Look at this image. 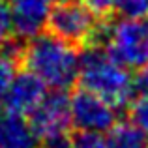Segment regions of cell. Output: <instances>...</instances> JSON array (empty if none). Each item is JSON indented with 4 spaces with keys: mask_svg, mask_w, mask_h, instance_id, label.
<instances>
[{
    "mask_svg": "<svg viewBox=\"0 0 148 148\" xmlns=\"http://www.w3.org/2000/svg\"><path fill=\"white\" fill-rule=\"evenodd\" d=\"M77 83L114 105L118 111L126 109L135 98L130 69L114 60L101 45H88L83 47V53H79Z\"/></svg>",
    "mask_w": 148,
    "mask_h": 148,
    "instance_id": "cell-1",
    "label": "cell"
},
{
    "mask_svg": "<svg viewBox=\"0 0 148 148\" xmlns=\"http://www.w3.org/2000/svg\"><path fill=\"white\" fill-rule=\"evenodd\" d=\"M21 66L38 75L45 86L53 90H68L77 83L79 51L53 34L40 32L26 40Z\"/></svg>",
    "mask_w": 148,
    "mask_h": 148,
    "instance_id": "cell-2",
    "label": "cell"
},
{
    "mask_svg": "<svg viewBox=\"0 0 148 148\" xmlns=\"http://www.w3.org/2000/svg\"><path fill=\"white\" fill-rule=\"evenodd\" d=\"M103 17L90 45H101L114 60L127 69H141L148 64V21L122 17L109 21Z\"/></svg>",
    "mask_w": 148,
    "mask_h": 148,
    "instance_id": "cell-3",
    "label": "cell"
},
{
    "mask_svg": "<svg viewBox=\"0 0 148 148\" xmlns=\"http://www.w3.org/2000/svg\"><path fill=\"white\" fill-rule=\"evenodd\" d=\"M101 19L103 17L94 13L86 6V2L60 0L54 6H51L47 21H45V28L58 40L71 43L77 49H83L94 41L96 30H98Z\"/></svg>",
    "mask_w": 148,
    "mask_h": 148,
    "instance_id": "cell-4",
    "label": "cell"
},
{
    "mask_svg": "<svg viewBox=\"0 0 148 148\" xmlns=\"http://www.w3.org/2000/svg\"><path fill=\"white\" fill-rule=\"evenodd\" d=\"M69 112L71 126L79 131L107 133L118 122V109L83 86L69 96Z\"/></svg>",
    "mask_w": 148,
    "mask_h": 148,
    "instance_id": "cell-5",
    "label": "cell"
},
{
    "mask_svg": "<svg viewBox=\"0 0 148 148\" xmlns=\"http://www.w3.org/2000/svg\"><path fill=\"white\" fill-rule=\"evenodd\" d=\"M28 124L40 141L68 135L73 127L68 90H53L51 94H45L38 107L28 114Z\"/></svg>",
    "mask_w": 148,
    "mask_h": 148,
    "instance_id": "cell-6",
    "label": "cell"
},
{
    "mask_svg": "<svg viewBox=\"0 0 148 148\" xmlns=\"http://www.w3.org/2000/svg\"><path fill=\"white\" fill-rule=\"evenodd\" d=\"M45 94H47L45 83L38 75H34L28 69L15 73L6 94L2 96L4 109H6V112H11V114L28 116L38 107V103L43 99Z\"/></svg>",
    "mask_w": 148,
    "mask_h": 148,
    "instance_id": "cell-7",
    "label": "cell"
},
{
    "mask_svg": "<svg viewBox=\"0 0 148 148\" xmlns=\"http://www.w3.org/2000/svg\"><path fill=\"white\" fill-rule=\"evenodd\" d=\"M11 34L30 40L43 32L45 21L51 11V0H10Z\"/></svg>",
    "mask_w": 148,
    "mask_h": 148,
    "instance_id": "cell-8",
    "label": "cell"
},
{
    "mask_svg": "<svg viewBox=\"0 0 148 148\" xmlns=\"http://www.w3.org/2000/svg\"><path fill=\"white\" fill-rule=\"evenodd\" d=\"M40 137L30 127L26 116L6 112L0 116V148H40Z\"/></svg>",
    "mask_w": 148,
    "mask_h": 148,
    "instance_id": "cell-9",
    "label": "cell"
},
{
    "mask_svg": "<svg viewBox=\"0 0 148 148\" xmlns=\"http://www.w3.org/2000/svg\"><path fill=\"white\" fill-rule=\"evenodd\" d=\"M107 133L105 148H148V137L131 122H116Z\"/></svg>",
    "mask_w": 148,
    "mask_h": 148,
    "instance_id": "cell-10",
    "label": "cell"
},
{
    "mask_svg": "<svg viewBox=\"0 0 148 148\" xmlns=\"http://www.w3.org/2000/svg\"><path fill=\"white\" fill-rule=\"evenodd\" d=\"M127 107H130L127 109V112H130V122L133 124L135 127H139L148 137V96L133 98Z\"/></svg>",
    "mask_w": 148,
    "mask_h": 148,
    "instance_id": "cell-11",
    "label": "cell"
},
{
    "mask_svg": "<svg viewBox=\"0 0 148 148\" xmlns=\"http://www.w3.org/2000/svg\"><path fill=\"white\" fill-rule=\"evenodd\" d=\"M114 11L130 19L148 17V0H116Z\"/></svg>",
    "mask_w": 148,
    "mask_h": 148,
    "instance_id": "cell-12",
    "label": "cell"
},
{
    "mask_svg": "<svg viewBox=\"0 0 148 148\" xmlns=\"http://www.w3.org/2000/svg\"><path fill=\"white\" fill-rule=\"evenodd\" d=\"M71 148H105V139L94 131H77L71 137Z\"/></svg>",
    "mask_w": 148,
    "mask_h": 148,
    "instance_id": "cell-13",
    "label": "cell"
},
{
    "mask_svg": "<svg viewBox=\"0 0 148 148\" xmlns=\"http://www.w3.org/2000/svg\"><path fill=\"white\" fill-rule=\"evenodd\" d=\"M15 73H17V64L13 60H10L6 54L0 53V99L6 94V90L10 86L11 79L15 77Z\"/></svg>",
    "mask_w": 148,
    "mask_h": 148,
    "instance_id": "cell-14",
    "label": "cell"
},
{
    "mask_svg": "<svg viewBox=\"0 0 148 148\" xmlns=\"http://www.w3.org/2000/svg\"><path fill=\"white\" fill-rule=\"evenodd\" d=\"M86 6L99 17H111L114 13L116 0H86Z\"/></svg>",
    "mask_w": 148,
    "mask_h": 148,
    "instance_id": "cell-15",
    "label": "cell"
},
{
    "mask_svg": "<svg viewBox=\"0 0 148 148\" xmlns=\"http://www.w3.org/2000/svg\"><path fill=\"white\" fill-rule=\"evenodd\" d=\"M8 36H11V15H10V8L0 0V43Z\"/></svg>",
    "mask_w": 148,
    "mask_h": 148,
    "instance_id": "cell-16",
    "label": "cell"
},
{
    "mask_svg": "<svg viewBox=\"0 0 148 148\" xmlns=\"http://www.w3.org/2000/svg\"><path fill=\"white\" fill-rule=\"evenodd\" d=\"M133 86H135V94L148 96V64L139 69V73L133 77Z\"/></svg>",
    "mask_w": 148,
    "mask_h": 148,
    "instance_id": "cell-17",
    "label": "cell"
},
{
    "mask_svg": "<svg viewBox=\"0 0 148 148\" xmlns=\"http://www.w3.org/2000/svg\"><path fill=\"white\" fill-rule=\"evenodd\" d=\"M40 148H71V139L68 135H58V137L43 139Z\"/></svg>",
    "mask_w": 148,
    "mask_h": 148,
    "instance_id": "cell-18",
    "label": "cell"
},
{
    "mask_svg": "<svg viewBox=\"0 0 148 148\" xmlns=\"http://www.w3.org/2000/svg\"><path fill=\"white\" fill-rule=\"evenodd\" d=\"M58 2H60V0H58Z\"/></svg>",
    "mask_w": 148,
    "mask_h": 148,
    "instance_id": "cell-19",
    "label": "cell"
}]
</instances>
